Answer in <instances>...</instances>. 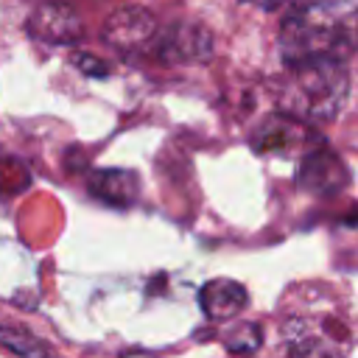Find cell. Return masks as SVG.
Returning <instances> with one entry per match:
<instances>
[{
  "instance_id": "6da1fadb",
  "label": "cell",
  "mask_w": 358,
  "mask_h": 358,
  "mask_svg": "<svg viewBox=\"0 0 358 358\" xmlns=\"http://www.w3.org/2000/svg\"><path fill=\"white\" fill-rule=\"evenodd\" d=\"M285 64L336 59L344 62L358 50V8L352 0L296 3L277 34Z\"/></svg>"
},
{
  "instance_id": "7a4b0ae2",
  "label": "cell",
  "mask_w": 358,
  "mask_h": 358,
  "mask_svg": "<svg viewBox=\"0 0 358 358\" xmlns=\"http://www.w3.org/2000/svg\"><path fill=\"white\" fill-rule=\"evenodd\" d=\"M350 92V76L344 62L316 59L285 64V73L274 81V106L282 117L296 123H330L338 117Z\"/></svg>"
},
{
  "instance_id": "3957f363",
  "label": "cell",
  "mask_w": 358,
  "mask_h": 358,
  "mask_svg": "<svg viewBox=\"0 0 358 358\" xmlns=\"http://www.w3.org/2000/svg\"><path fill=\"white\" fill-rule=\"evenodd\" d=\"M25 31L28 36L45 45H76L84 36V22L70 6L48 0V3H39L28 14Z\"/></svg>"
},
{
  "instance_id": "277c9868",
  "label": "cell",
  "mask_w": 358,
  "mask_h": 358,
  "mask_svg": "<svg viewBox=\"0 0 358 358\" xmlns=\"http://www.w3.org/2000/svg\"><path fill=\"white\" fill-rule=\"evenodd\" d=\"M154 36H157V20L151 11H145L140 6L115 11L103 25V42L123 53L145 48Z\"/></svg>"
},
{
  "instance_id": "5b68a950",
  "label": "cell",
  "mask_w": 358,
  "mask_h": 358,
  "mask_svg": "<svg viewBox=\"0 0 358 358\" xmlns=\"http://www.w3.org/2000/svg\"><path fill=\"white\" fill-rule=\"evenodd\" d=\"M347 182H350V171L338 159L336 151L316 148V151L305 154V159L299 165V187H305L308 193H316V196H333Z\"/></svg>"
},
{
  "instance_id": "8992f818",
  "label": "cell",
  "mask_w": 358,
  "mask_h": 358,
  "mask_svg": "<svg viewBox=\"0 0 358 358\" xmlns=\"http://www.w3.org/2000/svg\"><path fill=\"white\" fill-rule=\"evenodd\" d=\"M199 305H201V310L210 322H229V319H235L238 313L246 310L249 294L241 282H235L229 277H215V280L201 285Z\"/></svg>"
},
{
  "instance_id": "52a82bcc",
  "label": "cell",
  "mask_w": 358,
  "mask_h": 358,
  "mask_svg": "<svg viewBox=\"0 0 358 358\" xmlns=\"http://www.w3.org/2000/svg\"><path fill=\"white\" fill-rule=\"evenodd\" d=\"M210 48H213V39L201 25L176 22L159 36L157 53L165 62H193V59H204Z\"/></svg>"
},
{
  "instance_id": "ba28073f",
  "label": "cell",
  "mask_w": 358,
  "mask_h": 358,
  "mask_svg": "<svg viewBox=\"0 0 358 358\" xmlns=\"http://www.w3.org/2000/svg\"><path fill=\"white\" fill-rule=\"evenodd\" d=\"M90 193L95 199H101L103 204L112 207H129L137 201L140 196V182L131 171H120V168H106V171H95L90 179Z\"/></svg>"
},
{
  "instance_id": "9c48e42d",
  "label": "cell",
  "mask_w": 358,
  "mask_h": 358,
  "mask_svg": "<svg viewBox=\"0 0 358 358\" xmlns=\"http://www.w3.org/2000/svg\"><path fill=\"white\" fill-rule=\"evenodd\" d=\"M0 344H3L6 350H11V352L28 355V358H34V355H48V352H50L48 344H42L36 336H31L28 330L14 327V324H0Z\"/></svg>"
},
{
  "instance_id": "30bf717a",
  "label": "cell",
  "mask_w": 358,
  "mask_h": 358,
  "mask_svg": "<svg viewBox=\"0 0 358 358\" xmlns=\"http://www.w3.org/2000/svg\"><path fill=\"white\" fill-rule=\"evenodd\" d=\"M260 341H263L260 327L252 322H241L227 333V350L229 352H255L260 347Z\"/></svg>"
},
{
  "instance_id": "8fae6325",
  "label": "cell",
  "mask_w": 358,
  "mask_h": 358,
  "mask_svg": "<svg viewBox=\"0 0 358 358\" xmlns=\"http://www.w3.org/2000/svg\"><path fill=\"white\" fill-rule=\"evenodd\" d=\"M70 62L76 67H81V73H87V76H106V64L101 59L90 56V53H73Z\"/></svg>"
},
{
  "instance_id": "7c38bea8",
  "label": "cell",
  "mask_w": 358,
  "mask_h": 358,
  "mask_svg": "<svg viewBox=\"0 0 358 358\" xmlns=\"http://www.w3.org/2000/svg\"><path fill=\"white\" fill-rule=\"evenodd\" d=\"M246 3H255V6H263V8H277V6H282L288 0H246Z\"/></svg>"
},
{
  "instance_id": "4fadbf2b",
  "label": "cell",
  "mask_w": 358,
  "mask_h": 358,
  "mask_svg": "<svg viewBox=\"0 0 358 358\" xmlns=\"http://www.w3.org/2000/svg\"><path fill=\"white\" fill-rule=\"evenodd\" d=\"M288 3H310V0H288Z\"/></svg>"
}]
</instances>
